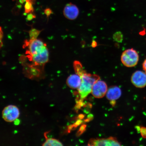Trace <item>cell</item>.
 I'll use <instances>...</instances> for the list:
<instances>
[{"mask_svg":"<svg viewBox=\"0 0 146 146\" xmlns=\"http://www.w3.org/2000/svg\"><path fill=\"white\" fill-rule=\"evenodd\" d=\"M139 56L136 50L133 48L126 50L122 53L121 60L122 63L128 67L135 66L137 64Z\"/></svg>","mask_w":146,"mask_h":146,"instance_id":"3957f363","label":"cell"},{"mask_svg":"<svg viewBox=\"0 0 146 146\" xmlns=\"http://www.w3.org/2000/svg\"><path fill=\"white\" fill-rule=\"evenodd\" d=\"M121 94V90L119 87L117 86H111L108 89L106 96L108 100L114 103L120 98Z\"/></svg>","mask_w":146,"mask_h":146,"instance_id":"9c48e42d","label":"cell"},{"mask_svg":"<svg viewBox=\"0 0 146 146\" xmlns=\"http://www.w3.org/2000/svg\"><path fill=\"white\" fill-rule=\"evenodd\" d=\"M89 146H121L115 138L110 137L107 138L91 139L88 143Z\"/></svg>","mask_w":146,"mask_h":146,"instance_id":"5b68a950","label":"cell"},{"mask_svg":"<svg viewBox=\"0 0 146 146\" xmlns=\"http://www.w3.org/2000/svg\"><path fill=\"white\" fill-rule=\"evenodd\" d=\"M131 81L138 88H143L146 86V73L141 71H136L132 74Z\"/></svg>","mask_w":146,"mask_h":146,"instance_id":"52a82bcc","label":"cell"},{"mask_svg":"<svg viewBox=\"0 0 146 146\" xmlns=\"http://www.w3.org/2000/svg\"><path fill=\"white\" fill-rule=\"evenodd\" d=\"M3 36V33L1 27H0V48L3 45L2 39Z\"/></svg>","mask_w":146,"mask_h":146,"instance_id":"2e32d148","label":"cell"},{"mask_svg":"<svg viewBox=\"0 0 146 146\" xmlns=\"http://www.w3.org/2000/svg\"><path fill=\"white\" fill-rule=\"evenodd\" d=\"M81 77L76 74L69 76L66 81L67 85L72 89H78L81 85Z\"/></svg>","mask_w":146,"mask_h":146,"instance_id":"30bf717a","label":"cell"},{"mask_svg":"<svg viewBox=\"0 0 146 146\" xmlns=\"http://www.w3.org/2000/svg\"><path fill=\"white\" fill-rule=\"evenodd\" d=\"M142 67H143V70L146 73V59L143 62V64H142Z\"/></svg>","mask_w":146,"mask_h":146,"instance_id":"e0dca14e","label":"cell"},{"mask_svg":"<svg viewBox=\"0 0 146 146\" xmlns=\"http://www.w3.org/2000/svg\"><path fill=\"white\" fill-rule=\"evenodd\" d=\"M25 1L26 3H30L33 5L34 3L35 0H25Z\"/></svg>","mask_w":146,"mask_h":146,"instance_id":"ffe728a7","label":"cell"},{"mask_svg":"<svg viewBox=\"0 0 146 146\" xmlns=\"http://www.w3.org/2000/svg\"><path fill=\"white\" fill-rule=\"evenodd\" d=\"M139 131L142 137L146 138V127H140Z\"/></svg>","mask_w":146,"mask_h":146,"instance_id":"5bb4252c","label":"cell"},{"mask_svg":"<svg viewBox=\"0 0 146 146\" xmlns=\"http://www.w3.org/2000/svg\"><path fill=\"white\" fill-rule=\"evenodd\" d=\"M107 90L106 83L99 80L94 84L91 93L94 97L100 98H103L106 95Z\"/></svg>","mask_w":146,"mask_h":146,"instance_id":"8992f818","label":"cell"},{"mask_svg":"<svg viewBox=\"0 0 146 146\" xmlns=\"http://www.w3.org/2000/svg\"><path fill=\"white\" fill-rule=\"evenodd\" d=\"M52 11L50 9H47L45 11V13L47 16H49L51 14Z\"/></svg>","mask_w":146,"mask_h":146,"instance_id":"ac0fdd59","label":"cell"},{"mask_svg":"<svg viewBox=\"0 0 146 146\" xmlns=\"http://www.w3.org/2000/svg\"><path fill=\"white\" fill-rule=\"evenodd\" d=\"M47 132H45L44 134L45 138V141L44 142L42 145L55 146H63L62 143L59 140L56 139L48 138L47 136Z\"/></svg>","mask_w":146,"mask_h":146,"instance_id":"8fae6325","label":"cell"},{"mask_svg":"<svg viewBox=\"0 0 146 146\" xmlns=\"http://www.w3.org/2000/svg\"><path fill=\"white\" fill-rule=\"evenodd\" d=\"M18 108L14 105H10L5 107L2 111V117L5 121L11 123L15 121L20 116Z\"/></svg>","mask_w":146,"mask_h":146,"instance_id":"277c9868","label":"cell"},{"mask_svg":"<svg viewBox=\"0 0 146 146\" xmlns=\"http://www.w3.org/2000/svg\"><path fill=\"white\" fill-rule=\"evenodd\" d=\"M74 67L76 74L80 76L84 73L86 72L84 70L83 66L79 61H76L74 62Z\"/></svg>","mask_w":146,"mask_h":146,"instance_id":"7c38bea8","label":"cell"},{"mask_svg":"<svg viewBox=\"0 0 146 146\" xmlns=\"http://www.w3.org/2000/svg\"><path fill=\"white\" fill-rule=\"evenodd\" d=\"M25 44L28 47L26 54L35 65L43 66L48 62V50L43 42L36 38L30 39Z\"/></svg>","mask_w":146,"mask_h":146,"instance_id":"6da1fadb","label":"cell"},{"mask_svg":"<svg viewBox=\"0 0 146 146\" xmlns=\"http://www.w3.org/2000/svg\"><path fill=\"white\" fill-rule=\"evenodd\" d=\"M122 36H122L121 33L119 32L117 33L114 35V38L116 40V41L120 42L122 40L120 39L119 38V37H122Z\"/></svg>","mask_w":146,"mask_h":146,"instance_id":"9a60e30c","label":"cell"},{"mask_svg":"<svg viewBox=\"0 0 146 146\" xmlns=\"http://www.w3.org/2000/svg\"><path fill=\"white\" fill-rule=\"evenodd\" d=\"M34 16L32 14H29L28 16H27V19L29 20V21H31L33 18Z\"/></svg>","mask_w":146,"mask_h":146,"instance_id":"d6986e66","label":"cell"},{"mask_svg":"<svg viewBox=\"0 0 146 146\" xmlns=\"http://www.w3.org/2000/svg\"><path fill=\"white\" fill-rule=\"evenodd\" d=\"M63 12L64 16L67 19L73 20L77 18L79 11L78 7L76 5L69 3L65 5Z\"/></svg>","mask_w":146,"mask_h":146,"instance_id":"ba28073f","label":"cell"},{"mask_svg":"<svg viewBox=\"0 0 146 146\" xmlns=\"http://www.w3.org/2000/svg\"><path fill=\"white\" fill-rule=\"evenodd\" d=\"M40 32V31H39L37 30H35V29H33V30H31L30 32V39H36L38 36V35L39 34Z\"/></svg>","mask_w":146,"mask_h":146,"instance_id":"4fadbf2b","label":"cell"},{"mask_svg":"<svg viewBox=\"0 0 146 146\" xmlns=\"http://www.w3.org/2000/svg\"><path fill=\"white\" fill-rule=\"evenodd\" d=\"M81 78V85L78 88V93L82 99L86 98L91 92L95 83L100 80V76L96 74L84 73L80 76Z\"/></svg>","mask_w":146,"mask_h":146,"instance_id":"7a4b0ae2","label":"cell"}]
</instances>
